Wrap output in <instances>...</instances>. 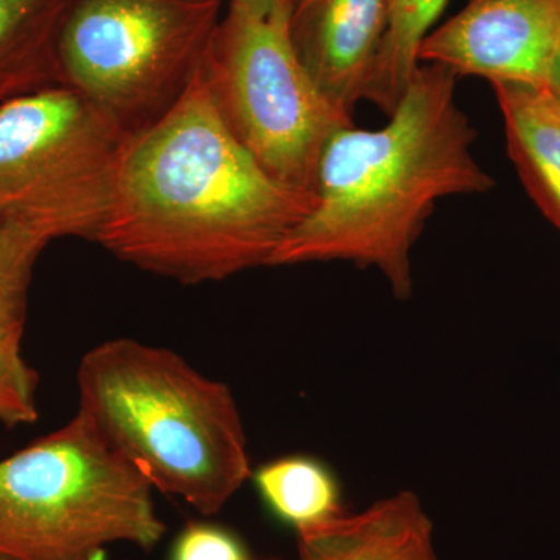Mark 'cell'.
Instances as JSON below:
<instances>
[{
  "label": "cell",
  "instance_id": "6",
  "mask_svg": "<svg viewBox=\"0 0 560 560\" xmlns=\"http://www.w3.org/2000/svg\"><path fill=\"white\" fill-rule=\"evenodd\" d=\"M130 140L72 88L0 103V215L49 242H95Z\"/></svg>",
  "mask_w": 560,
  "mask_h": 560
},
{
  "label": "cell",
  "instance_id": "13",
  "mask_svg": "<svg viewBox=\"0 0 560 560\" xmlns=\"http://www.w3.org/2000/svg\"><path fill=\"white\" fill-rule=\"evenodd\" d=\"M250 478L272 517L296 533L346 514L337 474L313 456L272 459L254 470Z\"/></svg>",
  "mask_w": 560,
  "mask_h": 560
},
{
  "label": "cell",
  "instance_id": "16",
  "mask_svg": "<svg viewBox=\"0 0 560 560\" xmlns=\"http://www.w3.org/2000/svg\"><path fill=\"white\" fill-rule=\"evenodd\" d=\"M49 241L0 215V318H25L33 267Z\"/></svg>",
  "mask_w": 560,
  "mask_h": 560
},
{
  "label": "cell",
  "instance_id": "22",
  "mask_svg": "<svg viewBox=\"0 0 560 560\" xmlns=\"http://www.w3.org/2000/svg\"><path fill=\"white\" fill-rule=\"evenodd\" d=\"M84 560H97V556H95V558L84 559Z\"/></svg>",
  "mask_w": 560,
  "mask_h": 560
},
{
  "label": "cell",
  "instance_id": "10",
  "mask_svg": "<svg viewBox=\"0 0 560 560\" xmlns=\"http://www.w3.org/2000/svg\"><path fill=\"white\" fill-rule=\"evenodd\" d=\"M296 537L298 560H440L433 522L410 490Z\"/></svg>",
  "mask_w": 560,
  "mask_h": 560
},
{
  "label": "cell",
  "instance_id": "12",
  "mask_svg": "<svg viewBox=\"0 0 560 560\" xmlns=\"http://www.w3.org/2000/svg\"><path fill=\"white\" fill-rule=\"evenodd\" d=\"M72 0H0V103L65 86L58 38Z\"/></svg>",
  "mask_w": 560,
  "mask_h": 560
},
{
  "label": "cell",
  "instance_id": "5",
  "mask_svg": "<svg viewBox=\"0 0 560 560\" xmlns=\"http://www.w3.org/2000/svg\"><path fill=\"white\" fill-rule=\"evenodd\" d=\"M223 0H72L58 38L62 84L125 135L149 130L189 90Z\"/></svg>",
  "mask_w": 560,
  "mask_h": 560
},
{
  "label": "cell",
  "instance_id": "4",
  "mask_svg": "<svg viewBox=\"0 0 560 560\" xmlns=\"http://www.w3.org/2000/svg\"><path fill=\"white\" fill-rule=\"evenodd\" d=\"M153 486L77 412L0 459V555L84 560L113 544L156 547L167 525Z\"/></svg>",
  "mask_w": 560,
  "mask_h": 560
},
{
  "label": "cell",
  "instance_id": "20",
  "mask_svg": "<svg viewBox=\"0 0 560 560\" xmlns=\"http://www.w3.org/2000/svg\"><path fill=\"white\" fill-rule=\"evenodd\" d=\"M290 2H291V5L296 7L298 3L301 2V0H290Z\"/></svg>",
  "mask_w": 560,
  "mask_h": 560
},
{
  "label": "cell",
  "instance_id": "19",
  "mask_svg": "<svg viewBox=\"0 0 560 560\" xmlns=\"http://www.w3.org/2000/svg\"><path fill=\"white\" fill-rule=\"evenodd\" d=\"M548 88L552 91V94L560 101V54L555 66H552L550 80H548Z\"/></svg>",
  "mask_w": 560,
  "mask_h": 560
},
{
  "label": "cell",
  "instance_id": "15",
  "mask_svg": "<svg viewBox=\"0 0 560 560\" xmlns=\"http://www.w3.org/2000/svg\"><path fill=\"white\" fill-rule=\"evenodd\" d=\"M25 318H0V423L31 425L38 420V374L22 357Z\"/></svg>",
  "mask_w": 560,
  "mask_h": 560
},
{
  "label": "cell",
  "instance_id": "18",
  "mask_svg": "<svg viewBox=\"0 0 560 560\" xmlns=\"http://www.w3.org/2000/svg\"><path fill=\"white\" fill-rule=\"evenodd\" d=\"M230 5L237 7L250 16L267 18L282 13V11H293L290 0H230Z\"/></svg>",
  "mask_w": 560,
  "mask_h": 560
},
{
  "label": "cell",
  "instance_id": "1",
  "mask_svg": "<svg viewBox=\"0 0 560 560\" xmlns=\"http://www.w3.org/2000/svg\"><path fill=\"white\" fill-rule=\"evenodd\" d=\"M316 205L265 172L232 135L202 66L189 90L131 138L95 242L117 259L186 285L270 267Z\"/></svg>",
  "mask_w": 560,
  "mask_h": 560
},
{
  "label": "cell",
  "instance_id": "7",
  "mask_svg": "<svg viewBox=\"0 0 560 560\" xmlns=\"http://www.w3.org/2000/svg\"><path fill=\"white\" fill-rule=\"evenodd\" d=\"M291 11L261 20L230 5L202 72L232 135L265 172L315 194L320 151L352 116L331 105L290 38Z\"/></svg>",
  "mask_w": 560,
  "mask_h": 560
},
{
  "label": "cell",
  "instance_id": "8",
  "mask_svg": "<svg viewBox=\"0 0 560 560\" xmlns=\"http://www.w3.org/2000/svg\"><path fill=\"white\" fill-rule=\"evenodd\" d=\"M560 54V0H470L420 44V65L456 77L548 86Z\"/></svg>",
  "mask_w": 560,
  "mask_h": 560
},
{
  "label": "cell",
  "instance_id": "9",
  "mask_svg": "<svg viewBox=\"0 0 560 560\" xmlns=\"http://www.w3.org/2000/svg\"><path fill=\"white\" fill-rule=\"evenodd\" d=\"M388 21V0H301L290 38L316 86L352 116L363 101Z\"/></svg>",
  "mask_w": 560,
  "mask_h": 560
},
{
  "label": "cell",
  "instance_id": "3",
  "mask_svg": "<svg viewBox=\"0 0 560 560\" xmlns=\"http://www.w3.org/2000/svg\"><path fill=\"white\" fill-rule=\"evenodd\" d=\"M79 412L149 480L219 514L253 475L234 394L171 349L114 338L77 372Z\"/></svg>",
  "mask_w": 560,
  "mask_h": 560
},
{
  "label": "cell",
  "instance_id": "11",
  "mask_svg": "<svg viewBox=\"0 0 560 560\" xmlns=\"http://www.w3.org/2000/svg\"><path fill=\"white\" fill-rule=\"evenodd\" d=\"M508 154L537 208L560 231V101L548 86L492 84Z\"/></svg>",
  "mask_w": 560,
  "mask_h": 560
},
{
  "label": "cell",
  "instance_id": "17",
  "mask_svg": "<svg viewBox=\"0 0 560 560\" xmlns=\"http://www.w3.org/2000/svg\"><path fill=\"white\" fill-rule=\"evenodd\" d=\"M171 560H256L245 541L223 526L213 523L190 522L184 526L175 544Z\"/></svg>",
  "mask_w": 560,
  "mask_h": 560
},
{
  "label": "cell",
  "instance_id": "2",
  "mask_svg": "<svg viewBox=\"0 0 560 560\" xmlns=\"http://www.w3.org/2000/svg\"><path fill=\"white\" fill-rule=\"evenodd\" d=\"M458 77L420 65L381 130L338 128L320 151L316 205L270 267L350 261L377 268L397 300L412 293L411 250L436 202L495 186L475 160L477 131L455 98Z\"/></svg>",
  "mask_w": 560,
  "mask_h": 560
},
{
  "label": "cell",
  "instance_id": "14",
  "mask_svg": "<svg viewBox=\"0 0 560 560\" xmlns=\"http://www.w3.org/2000/svg\"><path fill=\"white\" fill-rule=\"evenodd\" d=\"M448 0H388V21L363 101L390 116L418 72L419 49Z\"/></svg>",
  "mask_w": 560,
  "mask_h": 560
},
{
  "label": "cell",
  "instance_id": "21",
  "mask_svg": "<svg viewBox=\"0 0 560 560\" xmlns=\"http://www.w3.org/2000/svg\"><path fill=\"white\" fill-rule=\"evenodd\" d=\"M0 560H13V559H9V558H5V556L0 555Z\"/></svg>",
  "mask_w": 560,
  "mask_h": 560
}]
</instances>
